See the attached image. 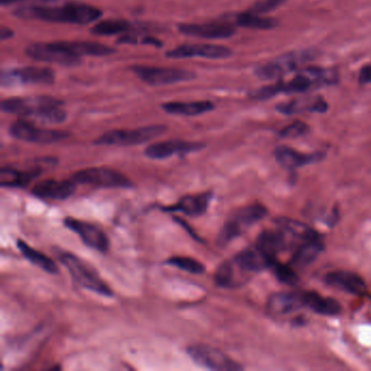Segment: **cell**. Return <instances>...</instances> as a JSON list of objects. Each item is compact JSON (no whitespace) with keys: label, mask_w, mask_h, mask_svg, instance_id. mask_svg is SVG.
Wrapping results in <instances>:
<instances>
[{"label":"cell","mask_w":371,"mask_h":371,"mask_svg":"<svg viewBox=\"0 0 371 371\" xmlns=\"http://www.w3.org/2000/svg\"><path fill=\"white\" fill-rule=\"evenodd\" d=\"M16 17L25 20L71 23L87 25L97 21L102 16L98 8L82 3H67L62 6H30L13 12Z\"/></svg>","instance_id":"cell-1"},{"label":"cell","mask_w":371,"mask_h":371,"mask_svg":"<svg viewBox=\"0 0 371 371\" xmlns=\"http://www.w3.org/2000/svg\"><path fill=\"white\" fill-rule=\"evenodd\" d=\"M63 102L50 96L16 97L4 99L0 104L6 114H15L23 119H33L42 123L59 124L67 119V112L62 108Z\"/></svg>","instance_id":"cell-2"},{"label":"cell","mask_w":371,"mask_h":371,"mask_svg":"<svg viewBox=\"0 0 371 371\" xmlns=\"http://www.w3.org/2000/svg\"><path fill=\"white\" fill-rule=\"evenodd\" d=\"M267 208L262 205L255 204L238 208L229 216L217 238V245L220 248L228 245L234 238L245 233L255 224L267 216Z\"/></svg>","instance_id":"cell-3"},{"label":"cell","mask_w":371,"mask_h":371,"mask_svg":"<svg viewBox=\"0 0 371 371\" xmlns=\"http://www.w3.org/2000/svg\"><path fill=\"white\" fill-rule=\"evenodd\" d=\"M59 260L70 272L78 286L106 298L114 296V293L110 290L109 286L99 278L97 272L83 260L76 257L75 255L71 253H61L59 255Z\"/></svg>","instance_id":"cell-4"},{"label":"cell","mask_w":371,"mask_h":371,"mask_svg":"<svg viewBox=\"0 0 371 371\" xmlns=\"http://www.w3.org/2000/svg\"><path fill=\"white\" fill-rule=\"evenodd\" d=\"M338 81L334 70L327 68L310 67L300 70L291 81L278 82L279 93H304L314 88L331 85Z\"/></svg>","instance_id":"cell-5"},{"label":"cell","mask_w":371,"mask_h":371,"mask_svg":"<svg viewBox=\"0 0 371 371\" xmlns=\"http://www.w3.org/2000/svg\"><path fill=\"white\" fill-rule=\"evenodd\" d=\"M167 131V126L162 124L142 126L133 130H114L100 135L94 140L95 145L133 146L154 140Z\"/></svg>","instance_id":"cell-6"},{"label":"cell","mask_w":371,"mask_h":371,"mask_svg":"<svg viewBox=\"0 0 371 371\" xmlns=\"http://www.w3.org/2000/svg\"><path fill=\"white\" fill-rule=\"evenodd\" d=\"M131 71L140 81L150 86L171 85L195 80L196 73L190 70L176 68L152 67V66H132Z\"/></svg>","instance_id":"cell-7"},{"label":"cell","mask_w":371,"mask_h":371,"mask_svg":"<svg viewBox=\"0 0 371 371\" xmlns=\"http://www.w3.org/2000/svg\"><path fill=\"white\" fill-rule=\"evenodd\" d=\"M76 184L94 186L102 188H129L132 186L131 180L124 174L108 169V168H87L80 170L72 176Z\"/></svg>","instance_id":"cell-8"},{"label":"cell","mask_w":371,"mask_h":371,"mask_svg":"<svg viewBox=\"0 0 371 371\" xmlns=\"http://www.w3.org/2000/svg\"><path fill=\"white\" fill-rule=\"evenodd\" d=\"M56 80L54 70L47 67L17 68V69L3 70L0 75V84L3 87L25 85V84H39L50 85Z\"/></svg>","instance_id":"cell-9"},{"label":"cell","mask_w":371,"mask_h":371,"mask_svg":"<svg viewBox=\"0 0 371 371\" xmlns=\"http://www.w3.org/2000/svg\"><path fill=\"white\" fill-rule=\"evenodd\" d=\"M57 160L54 158H42L28 164L24 169L13 167H4L0 170V186L3 188H24L32 180L45 172L46 168L54 167Z\"/></svg>","instance_id":"cell-10"},{"label":"cell","mask_w":371,"mask_h":371,"mask_svg":"<svg viewBox=\"0 0 371 371\" xmlns=\"http://www.w3.org/2000/svg\"><path fill=\"white\" fill-rule=\"evenodd\" d=\"M186 352L196 364L204 368L221 371H238L243 369L236 360L210 345H190Z\"/></svg>","instance_id":"cell-11"},{"label":"cell","mask_w":371,"mask_h":371,"mask_svg":"<svg viewBox=\"0 0 371 371\" xmlns=\"http://www.w3.org/2000/svg\"><path fill=\"white\" fill-rule=\"evenodd\" d=\"M9 133L16 140L28 143L54 144L69 138V133L57 130L42 129L32 122L21 119L10 126Z\"/></svg>","instance_id":"cell-12"},{"label":"cell","mask_w":371,"mask_h":371,"mask_svg":"<svg viewBox=\"0 0 371 371\" xmlns=\"http://www.w3.org/2000/svg\"><path fill=\"white\" fill-rule=\"evenodd\" d=\"M312 54L310 51H298L282 56L274 61L260 66L255 70V74L262 80H280L282 76L290 72L294 71L298 67L312 59Z\"/></svg>","instance_id":"cell-13"},{"label":"cell","mask_w":371,"mask_h":371,"mask_svg":"<svg viewBox=\"0 0 371 371\" xmlns=\"http://www.w3.org/2000/svg\"><path fill=\"white\" fill-rule=\"evenodd\" d=\"M236 25L230 19L206 23H180L178 30L184 35L206 39H224L231 37L236 33Z\"/></svg>","instance_id":"cell-14"},{"label":"cell","mask_w":371,"mask_h":371,"mask_svg":"<svg viewBox=\"0 0 371 371\" xmlns=\"http://www.w3.org/2000/svg\"><path fill=\"white\" fill-rule=\"evenodd\" d=\"M66 228L78 234L82 242L90 248L105 253L109 250L110 242L107 234L99 226L83 220L67 217L63 220Z\"/></svg>","instance_id":"cell-15"},{"label":"cell","mask_w":371,"mask_h":371,"mask_svg":"<svg viewBox=\"0 0 371 371\" xmlns=\"http://www.w3.org/2000/svg\"><path fill=\"white\" fill-rule=\"evenodd\" d=\"M25 55L36 61L50 62L62 66H78L81 58L66 53L56 42L54 43L32 44L25 48Z\"/></svg>","instance_id":"cell-16"},{"label":"cell","mask_w":371,"mask_h":371,"mask_svg":"<svg viewBox=\"0 0 371 371\" xmlns=\"http://www.w3.org/2000/svg\"><path fill=\"white\" fill-rule=\"evenodd\" d=\"M200 142H188L182 140H170L158 142L146 147V157L154 160H164L176 155H186L188 152H198L205 147Z\"/></svg>","instance_id":"cell-17"},{"label":"cell","mask_w":371,"mask_h":371,"mask_svg":"<svg viewBox=\"0 0 371 371\" xmlns=\"http://www.w3.org/2000/svg\"><path fill=\"white\" fill-rule=\"evenodd\" d=\"M232 50L230 48L219 45L208 44H192L181 45L169 50L166 54L171 59H186V58H205V59H226L231 57Z\"/></svg>","instance_id":"cell-18"},{"label":"cell","mask_w":371,"mask_h":371,"mask_svg":"<svg viewBox=\"0 0 371 371\" xmlns=\"http://www.w3.org/2000/svg\"><path fill=\"white\" fill-rule=\"evenodd\" d=\"M305 308L304 292L274 293L267 300L266 310L274 318L288 316Z\"/></svg>","instance_id":"cell-19"},{"label":"cell","mask_w":371,"mask_h":371,"mask_svg":"<svg viewBox=\"0 0 371 371\" xmlns=\"http://www.w3.org/2000/svg\"><path fill=\"white\" fill-rule=\"evenodd\" d=\"M76 190L73 180H44L35 184L32 193L43 200H66L71 197Z\"/></svg>","instance_id":"cell-20"},{"label":"cell","mask_w":371,"mask_h":371,"mask_svg":"<svg viewBox=\"0 0 371 371\" xmlns=\"http://www.w3.org/2000/svg\"><path fill=\"white\" fill-rule=\"evenodd\" d=\"M324 284L331 288H338L344 292L355 294V296H364L367 292L366 282L362 276L346 270H336L329 272L324 276Z\"/></svg>","instance_id":"cell-21"},{"label":"cell","mask_w":371,"mask_h":371,"mask_svg":"<svg viewBox=\"0 0 371 371\" xmlns=\"http://www.w3.org/2000/svg\"><path fill=\"white\" fill-rule=\"evenodd\" d=\"M212 200V192H204L194 195L183 196L176 204L162 207V209L167 212H181L188 217L202 216L207 212Z\"/></svg>","instance_id":"cell-22"},{"label":"cell","mask_w":371,"mask_h":371,"mask_svg":"<svg viewBox=\"0 0 371 371\" xmlns=\"http://www.w3.org/2000/svg\"><path fill=\"white\" fill-rule=\"evenodd\" d=\"M233 260L243 272L250 274L269 269L272 262L276 260L268 257L257 246L255 245L254 248H246L238 253L234 256Z\"/></svg>","instance_id":"cell-23"},{"label":"cell","mask_w":371,"mask_h":371,"mask_svg":"<svg viewBox=\"0 0 371 371\" xmlns=\"http://www.w3.org/2000/svg\"><path fill=\"white\" fill-rule=\"evenodd\" d=\"M274 157L281 167L294 170L304 167L307 164H315L322 159V154H305L288 146H280L274 150Z\"/></svg>","instance_id":"cell-24"},{"label":"cell","mask_w":371,"mask_h":371,"mask_svg":"<svg viewBox=\"0 0 371 371\" xmlns=\"http://www.w3.org/2000/svg\"><path fill=\"white\" fill-rule=\"evenodd\" d=\"M327 109H328L327 102L319 96H305V97L296 98V99L279 104L276 107L279 112L286 114V116L304 114V112L324 114Z\"/></svg>","instance_id":"cell-25"},{"label":"cell","mask_w":371,"mask_h":371,"mask_svg":"<svg viewBox=\"0 0 371 371\" xmlns=\"http://www.w3.org/2000/svg\"><path fill=\"white\" fill-rule=\"evenodd\" d=\"M56 43L60 48L65 50L66 53L78 58L83 57V56L102 57V56H110L116 53L114 47L95 43V42L59 41Z\"/></svg>","instance_id":"cell-26"},{"label":"cell","mask_w":371,"mask_h":371,"mask_svg":"<svg viewBox=\"0 0 371 371\" xmlns=\"http://www.w3.org/2000/svg\"><path fill=\"white\" fill-rule=\"evenodd\" d=\"M250 274L243 272L234 260H226L214 272V284L220 288H234L243 286Z\"/></svg>","instance_id":"cell-27"},{"label":"cell","mask_w":371,"mask_h":371,"mask_svg":"<svg viewBox=\"0 0 371 371\" xmlns=\"http://www.w3.org/2000/svg\"><path fill=\"white\" fill-rule=\"evenodd\" d=\"M162 109L174 116H186L195 117L200 114H207L214 109V102L210 100H194V102H164Z\"/></svg>","instance_id":"cell-28"},{"label":"cell","mask_w":371,"mask_h":371,"mask_svg":"<svg viewBox=\"0 0 371 371\" xmlns=\"http://www.w3.org/2000/svg\"><path fill=\"white\" fill-rule=\"evenodd\" d=\"M324 248V243L319 236L305 241L296 250H293L292 260L290 262L291 266L294 269L305 268L318 258Z\"/></svg>","instance_id":"cell-29"},{"label":"cell","mask_w":371,"mask_h":371,"mask_svg":"<svg viewBox=\"0 0 371 371\" xmlns=\"http://www.w3.org/2000/svg\"><path fill=\"white\" fill-rule=\"evenodd\" d=\"M305 308L316 312V314L324 315V316H338L342 312V306L338 300L334 298H324L316 292H305L304 291Z\"/></svg>","instance_id":"cell-30"},{"label":"cell","mask_w":371,"mask_h":371,"mask_svg":"<svg viewBox=\"0 0 371 371\" xmlns=\"http://www.w3.org/2000/svg\"><path fill=\"white\" fill-rule=\"evenodd\" d=\"M17 246L20 253L23 255L24 258L34 266L49 274H59V268H58L57 264L43 253L34 250L29 244L22 240L17 241Z\"/></svg>","instance_id":"cell-31"},{"label":"cell","mask_w":371,"mask_h":371,"mask_svg":"<svg viewBox=\"0 0 371 371\" xmlns=\"http://www.w3.org/2000/svg\"><path fill=\"white\" fill-rule=\"evenodd\" d=\"M133 31H135L133 24L122 19L104 20L91 29V33L97 36L123 35Z\"/></svg>","instance_id":"cell-32"},{"label":"cell","mask_w":371,"mask_h":371,"mask_svg":"<svg viewBox=\"0 0 371 371\" xmlns=\"http://www.w3.org/2000/svg\"><path fill=\"white\" fill-rule=\"evenodd\" d=\"M232 23L246 29L270 30L276 27V21L270 18L262 17L254 12H244L232 18Z\"/></svg>","instance_id":"cell-33"},{"label":"cell","mask_w":371,"mask_h":371,"mask_svg":"<svg viewBox=\"0 0 371 371\" xmlns=\"http://www.w3.org/2000/svg\"><path fill=\"white\" fill-rule=\"evenodd\" d=\"M269 269L272 270V274H274V276H276L280 282L288 284V286H294V284H298V280H300L296 269H294L290 264H281L280 262H278V260L272 262Z\"/></svg>","instance_id":"cell-34"},{"label":"cell","mask_w":371,"mask_h":371,"mask_svg":"<svg viewBox=\"0 0 371 371\" xmlns=\"http://www.w3.org/2000/svg\"><path fill=\"white\" fill-rule=\"evenodd\" d=\"M164 264H169V266L178 268V269L183 270V272H188L192 274H202L205 272V266L198 260L190 257H181V256H176V257H170Z\"/></svg>","instance_id":"cell-35"},{"label":"cell","mask_w":371,"mask_h":371,"mask_svg":"<svg viewBox=\"0 0 371 371\" xmlns=\"http://www.w3.org/2000/svg\"><path fill=\"white\" fill-rule=\"evenodd\" d=\"M308 130H310V128L304 122L296 121L293 122L290 126H286L280 132V135L286 138H300V136L305 135L308 132Z\"/></svg>","instance_id":"cell-36"},{"label":"cell","mask_w":371,"mask_h":371,"mask_svg":"<svg viewBox=\"0 0 371 371\" xmlns=\"http://www.w3.org/2000/svg\"><path fill=\"white\" fill-rule=\"evenodd\" d=\"M286 1V0H262L260 3L255 4L250 11L257 13V15H264L280 7L281 5H284Z\"/></svg>","instance_id":"cell-37"},{"label":"cell","mask_w":371,"mask_h":371,"mask_svg":"<svg viewBox=\"0 0 371 371\" xmlns=\"http://www.w3.org/2000/svg\"><path fill=\"white\" fill-rule=\"evenodd\" d=\"M142 45H150L154 46V47H162V42L158 38L154 37V36H138V44Z\"/></svg>","instance_id":"cell-38"},{"label":"cell","mask_w":371,"mask_h":371,"mask_svg":"<svg viewBox=\"0 0 371 371\" xmlns=\"http://www.w3.org/2000/svg\"><path fill=\"white\" fill-rule=\"evenodd\" d=\"M360 81L363 84L371 83V66H366L360 70Z\"/></svg>","instance_id":"cell-39"},{"label":"cell","mask_w":371,"mask_h":371,"mask_svg":"<svg viewBox=\"0 0 371 371\" xmlns=\"http://www.w3.org/2000/svg\"><path fill=\"white\" fill-rule=\"evenodd\" d=\"M13 31H12L10 28L8 27H1V29H0V38H1V41H6V39H9V38H11L12 36H13Z\"/></svg>","instance_id":"cell-40"},{"label":"cell","mask_w":371,"mask_h":371,"mask_svg":"<svg viewBox=\"0 0 371 371\" xmlns=\"http://www.w3.org/2000/svg\"><path fill=\"white\" fill-rule=\"evenodd\" d=\"M19 1H21V0H0V4H1V6H9L19 3Z\"/></svg>","instance_id":"cell-41"}]
</instances>
